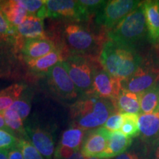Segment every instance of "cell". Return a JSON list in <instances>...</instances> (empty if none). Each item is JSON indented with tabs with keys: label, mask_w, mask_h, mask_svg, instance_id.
Here are the masks:
<instances>
[{
	"label": "cell",
	"mask_w": 159,
	"mask_h": 159,
	"mask_svg": "<svg viewBox=\"0 0 159 159\" xmlns=\"http://www.w3.org/2000/svg\"><path fill=\"white\" fill-rule=\"evenodd\" d=\"M59 36V39L53 41L61 50L64 61L73 55L98 57L105 43L108 40L107 33L100 32L96 34L76 24L65 25Z\"/></svg>",
	"instance_id": "obj_1"
},
{
	"label": "cell",
	"mask_w": 159,
	"mask_h": 159,
	"mask_svg": "<svg viewBox=\"0 0 159 159\" xmlns=\"http://www.w3.org/2000/svg\"><path fill=\"white\" fill-rule=\"evenodd\" d=\"M99 60L105 71L121 81L131 76L142 63L135 47L111 40L105 43Z\"/></svg>",
	"instance_id": "obj_2"
},
{
	"label": "cell",
	"mask_w": 159,
	"mask_h": 159,
	"mask_svg": "<svg viewBox=\"0 0 159 159\" xmlns=\"http://www.w3.org/2000/svg\"><path fill=\"white\" fill-rule=\"evenodd\" d=\"M117 111L113 102L94 94L83 95L71 107V117L75 127L89 130L104 125Z\"/></svg>",
	"instance_id": "obj_3"
},
{
	"label": "cell",
	"mask_w": 159,
	"mask_h": 159,
	"mask_svg": "<svg viewBox=\"0 0 159 159\" xmlns=\"http://www.w3.org/2000/svg\"><path fill=\"white\" fill-rule=\"evenodd\" d=\"M147 26L142 2L136 9L107 31L108 40L134 47L146 36Z\"/></svg>",
	"instance_id": "obj_4"
},
{
	"label": "cell",
	"mask_w": 159,
	"mask_h": 159,
	"mask_svg": "<svg viewBox=\"0 0 159 159\" xmlns=\"http://www.w3.org/2000/svg\"><path fill=\"white\" fill-rule=\"evenodd\" d=\"M77 92L81 95L91 94L94 71L100 65L99 57L86 55H69L63 61Z\"/></svg>",
	"instance_id": "obj_5"
},
{
	"label": "cell",
	"mask_w": 159,
	"mask_h": 159,
	"mask_svg": "<svg viewBox=\"0 0 159 159\" xmlns=\"http://www.w3.org/2000/svg\"><path fill=\"white\" fill-rule=\"evenodd\" d=\"M142 3L135 0L106 1L96 14V23L106 30L114 27Z\"/></svg>",
	"instance_id": "obj_6"
},
{
	"label": "cell",
	"mask_w": 159,
	"mask_h": 159,
	"mask_svg": "<svg viewBox=\"0 0 159 159\" xmlns=\"http://www.w3.org/2000/svg\"><path fill=\"white\" fill-rule=\"evenodd\" d=\"M46 75L49 88L57 97L68 100L77 98L78 92L66 70L63 61L52 67Z\"/></svg>",
	"instance_id": "obj_7"
},
{
	"label": "cell",
	"mask_w": 159,
	"mask_h": 159,
	"mask_svg": "<svg viewBox=\"0 0 159 159\" xmlns=\"http://www.w3.org/2000/svg\"><path fill=\"white\" fill-rule=\"evenodd\" d=\"M35 17L64 19L79 21L77 1L72 0H47L37 13Z\"/></svg>",
	"instance_id": "obj_8"
},
{
	"label": "cell",
	"mask_w": 159,
	"mask_h": 159,
	"mask_svg": "<svg viewBox=\"0 0 159 159\" xmlns=\"http://www.w3.org/2000/svg\"><path fill=\"white\" fill-rule=\"evenodd\" d=\"M158 80L159 69L148 66H141L131 76L121 81V85L123 90L139 94L157 84Z\"/></svg>",
	"instance_id": "obj_9"
},
{
	"label": "cell",
	"mask_w": 159,
	"mask_h": 159,
	"mask_svg": "<svg viewBox=\"0 0 159 159\" xmlns=\"http://www.w3.org/2000/svg\"><path fill=\"white\" fill-rule=\"evenodd\" d=\"M121 90V80L109 75L99 65L94 71L91 94L112 101L118 97Z\"/></svg>",
	"instance_id": "obj_10"
},
{
	"label": "cell",
	"mask_w": 159,
	"mask_h": 159,
	"mask_svg": "<svg viewBox=\"0 0 159 159\" xmlns=\"http://www.w3.org/2000/svg\"><path fill=\"white\" fill-rule=\"evenodd\" d=\"M108 130L104 128L91 130L85 135L81 148L84 157L102 159L108 146Z\"/></svg>",
	"instance_id": "obj_11"
},
{
	"label": "cell",
	"mask_w": 159,
	"mask_h": 159,
	"mask_svg": "<svg viewBox=\"0 0 159 159\" xmlns=\"http://www.w3.org/2000/svg\"><path fill=\"white\" fill-rule=\"evenodd\" d=\"M28 138L37 150L47 159H52L55 152V142L52 135L47 130L28 125L25 128Z\"/></svg>",
	"instance_id": "obj_12"
},
{
	"label": "cell",
	"mask_w": 159,
	"mask_h": 159,
	"mask_svg": "<svg viewBox=\"0 0 159 159\" xmlns=\"http://www.w3.org/2000/svg\"><path fill=\"white\" fill-rule=\"evenodd\" d=\"M57 48L53 40L50 39H33L25 41L21 47L26 63L49 54Z\"/></svg>",
	"instance_id": "obj_13"
},
{
	"label": "cell",
	"mask_w": 159,
	"mask_h": 159,
	"mask_svg": "<svg viewBox=\"0 0 159 159\" xmlns=\"http://www.w3.org/2000/svg\"><path fill=\"white\" fill-rule=\"evenodd\" d=\"M148 36L151 43L159 44V1L142 2Z\"/></svg>",
	"instance_id": "obj_14"
},
{
	"label": "cell",
	"mask_w": 159,
	"mask_h": 159,
	"mask_svg": "<svg viewBox=\"0 0 159 159\" xmlns=\"http://www.w3.org/2000/svg\"><path fill=\"white\" fill-rule=\"evenodd\" d=\"M139 128L142 138L148 143H156L159 140V110L139 116Z\"/></svg>",
	"instance_id": "obj_15"
},
{
	"label": "cell",
	"mask_w": 159,
	"mask_h": 159,
	"mask_svg": "<svg viewBox=\"0 0 159 159\" xmlns=\"http://www.w3.org/2000/svg\"><path fill=\"white\" fill-rule=\"evenodd\" d=\"M17 35L24 41L27 39H47L43 20L28 16L21 25L16 27Z\"/></svg>",
	"instance_id": "obj_16"
},
{
	"label": "cell",
	"mask_w": 159,
	"mask_h": 159,
	"mask_svg": "<svg viewBox=\"0 0 159 159\" xmlns=\"http://www.w3.org/2000/svg\"><path fill=\"white\" fill-rule=\"evenodd\" d=\"M133 142V139L126 136L120 131H108V146L102 159L118 156L127 150Z\"/></svg>",
	"instance_id": "obj_17"
},
{
	"label": "cell",
	"mask_w": 159,
	"mask_h": 159,
	"mask_svg": "<svg viewBox=\"0 0 159 159\" xmlns=\"http://www.w3.org/2000/svg\"><path fill=\"white\" fill-rule=\"evenodd\" d=\"M112 102L117 112L121 114H132L139 116L142 112L139 96L135 93L122 89L118 97Z\"/></svg>",
	"instance_id": "obj_18"
},
{
	"label": "cell",
	"mask_w": 159,
	"mask_h": 159,
	"mask_svg": "<svg viewBox=\"0 0 159 159\" xmlns=\"http://www.w3.org/2000/svg\"><path fill=\"white\" fill-rule=\"evenodd\" d=\"M63 57L61 50L56 48L49 54L39 58L29 61L27 63L28 64L30 69L33 73L36 75H47L48 71L52 67L56 65L57 63L63 61Z\"/></svg>",
	"instance_id": "obj_19"
},
{
	"label": "cell",
	"mask_w": 159,
	"mask_h": 159,
	"mask_svg": "<svg viewBox=\"0 0 159 159\" xmlns=\"http://www.w3.org/2000/svg\"><path fill=\"white\" fill-rule=\"evenodd\" d=\"M0 7L9 22L16 28L28 16L27 11L18 3L17 0L0 1Z\"/></svg>",
	"instance_id": "obj_20"
},
{
	"label": "cell",
	"mask_w": 159,
	"mask_h": 159,
	"mask_svg": "<svg viewBox=\"0 0 159 159\" xmlns=\"http://www.w3.org/2000/svg\"><path fill=\"white\" fill-rule=\"evenodd\" d=\"M140 103L141 111L144 114H151L159 110V84L137 94Z\"/></svg>",
	"instance_id": "obj_21"
},
{
	"label": "cell",
	"mask_w": 159,
	"mask_h": 159,
	"mask_svg": "<svg viewBox=\"0 0 159 159\" xmlns=\"http://www.w3.org/2000/svg\"><path fill=\"white\" fill-rule=\"evenodd\" d=\"M26 88L23 83H16L0 91V114L11 107Z\"/></svg>",
	"instance_id": "obj_22"
},
{
	"label": "cell",
	"mask_w": 159,
	"mask_h": 159,
	"mask_svg": "<svg viewBox=\"0 0 159 159\" xmlns=\"http://www.w3.org/2000/svg\"><path fill=\"white\" fill-rule=\"evenodd\" d=\"M5 119V122L11 130L12 134L16 138L20 137L19 139L27 138L25 129L24 128L22 120L20 118L19 115L18 114L16 111L11 110V109H7L1 113Z\"/></svg>",
	"instance_id": "obj_23"
},
{
	"label": "cell",
	"mask_w": 159,
	"mask_h": 159,
	"mask_svg": "<svg viewBox=\"0 0 159 159\" xmlns=\"http://www.w3.org/2000/svg\"><path fill=\"white\" fill-rule=\"evenodd\" d=\"M85 136V130L77 127H71L63 132L60 144L78 151Z\"/></svg>",
	"instance_id": "obj_24"
},
{
	"label": "cell",
	"mask_w": 159,
	"mask_h": 159,
	"mask_svg": "<svg viewBox=\"0 0 159 159\" xmlns=\"http://www.w3.org/2000/svg\"><path fill=\"white\" fill-rule=\"evenodd\" d=\"M106 1L102 0H80L77 1L79 11V21H88L93 16H96L101 7Z\"/></svg>",
	"instance_id": "obj_25"
},
{
	"label": "cell",
	"mask_w": 159,
	"mask_h": 159,
	"mask_svg": "<svg viewBox=\"0 0 159 159\" xmlns=\"http://www.w3.org/2000/svg\"><path fill=\"white\" fill-rule=\"evenodd\" d=\"M139 116L132 114H122V125L120 132L130 139L140 134L139 128Z\"/></svg>",
	"instance_id": "obj_26"
},
{
	"label": "cell",
	"mask_w": 159,
	"mask_h": 159,
	"mask_svg": "<svg viewBox=\"0 0 159 159\" xmlns=\"http://www.w3.org/2000/svg\"><path fill=\"white\" fill-rule=\"evenodd\" d=\"M9 109L16 111L21 120H25L30 114L31 109V97H30L29 92H22Z\"/></svg>",
	"instance_id": "obj_27"
},
{
	"label": "cell",
	"mask_w": 159,
	"mask_h": 159,
	"mask_svg": "<svg viewBox=\"0 0 159 159\" xmlns=\"http://www.w3.org/2000/svg\"><path fill=\"white\" fill-rule=\"evenodd\" d=\"M17 146L21 150L24 159H43L33 144L25 139H19Z\"/></svg>",
	"instance_id": "obj_28"
},
{
	"label": "cell",
	"mask_w": 159,
	"mask_h": 159,
	"mask_svg": "<svg viewBox=\"0 0 159 159\" xmlns=\"http://www.w3.org/2000/svg\"><path fill=\"white\" fill-rule=\"evenodd\" d=\"M16 35V28L9 22L0 7V39H11L13 40Z\"/></svg>",
	"instance_id": "obj_29"
},
{
	"label": "cell",
	"mask_w": 159,
	"mask_h": 159,
	"mask_svg": "<svg viewBox=\"0 0 159 159\" xmlns=\"http://www.w3.org/2000/svg\"><path fill=\"white\" fill-rule=\"evenodd\" d=\"M17 2L27 11L28 16H35L39 10L45 4L46 0H17Z\"/></svg>",
	"instance_id": "obj_30"
},
{
	"label": "cell",
	"mask_w": 159,
	"mask_h": 159,
	"mask_svg": "<svg viewBox=\"0 0 159 159\" xmlns=\"http://www.w3.org/2000/svg\"><path fill=\"white\" fill-rule=\"evenodd\" d=\"M19 139L7 131L0 129V150H7L16 146Z\"/></svg>",
	"instance_id": "obj_31"
},
{
	"label": "cell",
	"mask_w": 159,
	"mask_h": 159,
	"mask_svg": "<svg viewBox=\"0 0 159 159\" xmlns=\"http://www.w3.org/2000/svg\"><path fill=\"white\" fill-rule=\"evenodd\" d=\"M122 125V114L116 112L111 115L104 124L103 128L111 132L119 131Z\"/></svg>",
	"instance_id": "obj_32"
},
{
	"label": "cell",
	"mask_w": 159,
	"mask_h": 159,
	"mask_svg": "<svg viewBox=\"0 0 159 159\" xmlns=\"http://www.w3.org/2000/svg\"><path fill=\"white\" fill-rule=\"evenodd\" d=\"M75 151L72 149L59 144L55 150L54 155L55 159H66L75 153Z\"/></svg>",
	"instance_id": "obj_33"
},
{
	"label": "cell",
	"mask_w": 159,
	"mask_h": 159,
	"mask_svg": "<svg viewBox=\"0 0 159 159\" xmlns=\"http://www.w3.org/2000/svg\"><path fill=\"white\" fill-rule=\"evenodd\" d=\"M7 153L8 159H24L21 151L17 145L7 150Z\"/></svg>",
	"instance_id": "obj_34"
},
{
	"label": "cell",
	"mask_w": 159,
	"mask_h": 159,
	"mask_svg": "<svg viewBox=\"0 0 159 159\" xmlns=\"http://www.w3.org/2000/svg\"><path fill=\"white\" fill-rule=\"evenodd\" d=\"M115 159H141V158L139 157V154H137L134 151H125Z\"/></svg>",
	"instance_id": "obj_35"
},
{
	"label": "cell",
	"mask_w": 159,
	"mask_h": 159,
	"mask_svg": "<svg viewBox=\"0 0 159 159\" xmlns=\"http://www.w3.org/2000/svg\"><path fill=\"white\" fill-rule=\"evenodd\" d=\"M0 129H1V130L7 131V132H8V133H10V134H12L11 130H10L8 127H7V125H6V123L5 122V119H4V117L2 115V114H0Z\"/></svg>",
	"instance_id": "obj_36"
},
{
	"label": "cell",
	"mask_w": 159,
	"mask_h": 159,
	"mask_svg": "<svg viewBox=\"0 0 159 159\" xmlns=\"http://www.w3.org/2000/svg\"><path fill=\"white\" fill-rule=\"evenodd\" d=\"M66 159H85V157L83 156V154L81 153V152H80V151H77V152H75L71 157H69V158Z\"/></svg>",
	"instance_id": "obj_37"
},
{
	"label": "cell",
	"mask_w": 159,
	"mask_h": 159,
	"mask_svg": "<svg viewBox=\"0 0 159 159\" xmlns=\"http://www.w3.org/2000/svg\"><path fill=\"white\" fill-rule=\"evenodd\" d=\"M0 159H8L7 150H0Z\"/></svg>",
	"instance_id": "obj_38"
},
{
	"label": "cell",
	"mask_w": 159,
	"mask_h": 159,
	"mask_svg": "<svg viewBox=\"0 0 159 159\" xmlns=\"http://www.w3.org/2000/svg\"><path fill=\"white\" fill-rule=\"evenodd\" d=\"M156 143L157 144H158V146H157L156 151H155L154 159H159V140Z\"/></svg>",
	"instance_id": "obj_39"
},
{
	"label": "cell",
	"mask_w": 159,
	"mask_h": 159,
	"mask_svg": "<svg viewBox=\"0 0 159 159\" xmlns=\"http://www.w3.org/2000/svg\"><path fill=\"white\" fill-rule=\"evenodd\" d=\"M85 159H100V158H85Z\"/></svg>",
	"instance_id": "obj_40"
}]
</instances>
